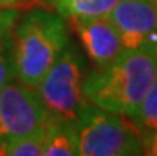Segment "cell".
<instances>
[{
	"mask_svg": "<svg viewBox=\"0 0 157 156\" xmlns=\"http://www.w3.org/2000/svg\"><path fill=\"white\" fill-rule=\"evenodd\" d=\"M155 73L157 53L124 50L108 66L87 70L82 94L89 104L128 118L141 104Z\"/></svg>",
	"mask_w": 157,
	"mask_h": 156,
	"instance_id": "obj_1",
	"label": "cell"
},
{
	"mask_svg": "<svg viewBox=\"0 0 157 156\" xmlns=\"http://www.w3.org/2000/svg\"><path fill=\"white\" fill-rule=\"evenodd\" d=\"M70 43V27L52 10H30L11 30L16 80L35 88Z\"/></svg>",
	"mask_w": 157,
	"mask_h": 156,
	"instance_id": "obj_2",
	"label": "cell"
},
{
	"mask_svg": "<svg viewBox=\"0 0 157 156\" xmlns=\"http://www.w3.org/2000/svg\"><path fill=\"white\" fill-rule=\"evenodd\" d=\"M75 127L78 135V154H144V137L124 115L87 104L75 121Z\"/></svg>",
	"mask_w": 157,
	"mask_h": 156,
	"instance_id": "obj_3",
	"label": "cell"
},
{
	"mask_svg": "<svg viewBox=\"0 0 157 156\" xmlns=\"http://www.w3.org/2000/svg\"><path fill=\"white\" fill-rule=\"evenodd\" d=\"M87 73L84 56L71 42L67 45L43 80L36 93L51 116L76 121L89 102L82 94V81Z\"/></svg>",
	"mask_w": 157,
	"mask_h": 156,
	"instance_id": "obj_4",
	"label": "cell"
},
{
	"mask_svg": "<svg viewBox=\"0 0 157 156\" xmlns=\"http://www.w3.org/2000/svg\"><path fill=\"white\" fill-rule=\"evenodd\" d=\"M48 120L35 88L13 80L0 88V146L11 137L43 129Z\"/></svg>",
	"mask_w": 157,
	"mask_h": 156,
	"instance_id": "obj_5",
	"label": "cell"
},
{
	"mask_svg": "<svg viewBox=\"0 0 157 156\" xmlns=\"http://www.w3.org/2000/svg\"><path fill=\"white\" fill-rule=\"evenodd\" d=\"M124 50L157 53V8L152 0H119L106 16Z\"/></svg>",
	"mask_w": 157,
	"mask_h": 156,
	"instance_id": "obj_6",
	"label": "cell"
},
{
	"mask_svg": "<svg viewBox=\"0 0 157 156\" xmlns=\"http://www.w3.org/2000/svg\"><path fill=\"white\" fill-rule=\"evenodd\" d=\"M67 22L94 67L108 66L124 51L121 37L108 18L71 19Z\"/></svg>",
	"mask_w": 157,
	"mask_h": 156,
	"instance_id": "obj_7",
	"label": "cell"
},
{
	"mask_svg": "<svg viewBox=\"0 0 157 156\" xmlns=\"http://www.w3.org/2000/svg\"><path fill=\"white\" fill-rule=\"evenodd\" d=\"M44 156H75L78 154V135L75 121L51 116L44 126Z\"/></svg>",
	"mask_w": 157,
	"mask_h": 156,
	"instance_id": "obj_8",
	"label": "cell"
},
{
	"mask_svg": "<svg viewBox=\"0 0 157 156\" xmlns=\"http://www.w3.org/2000/svg\"><path fill=\"white\" fill-rule=\"evenodd\" d=\"M119 0H44L54 13L65 21L106 18Z\"/></svg>",
	"mask_w": 157,
	"mask_h": 156,
	"instance_id": "obj_9",
	"label": "cell"
},
{
	"mask_svg": "<svg viewBox=\"0 0 157 156\" xmlns=\"http://www.w3.org/2000/svg\"><path fill=\"white\" fill-rule=\"evenodd\" d=\"M128 120L144 139L157 129V73L141 104L138 105L133 115L128 116Z\"/></svg>",
	"mask_w": 157,
	"mask_h": 156,
	"instance_id": "obj_10",
	"label": "cell"
},
{
	"mask_svg": "<svg viewBox=\"0 0 157 156\" xmlns=\"http://www.w3.org/2000/svg\"><path fill=\"white\" fill-rule=\"evenodd\" d=\"M46 132L44 127L36 132L11 137L2 143L0 154L8 156H41L44 153Z\"/></svg>",
	"mask_w": 157,
	"mask_h": 156,
	"instance_id": "obj_11",
	"label": "cell"
},
{
	"mask_svg": "<svg viewBox=\"0 0 157 156\" xmlns=\"http://www.w3.org/2000/svg\"><path fill=\"white\" fill-rule=\"evenodd\" d=\"M16 78L13 51H11V34L0 40V88Z\"/></svg>",
	"mask_w": 157,
	"mask_h": 156,
	"instance_id": "obj_12",
	"label": "cell"
},
{
	"mask_svg": "<svg viewBox=\"0 0 157 156\" xmlns=\"http://www.w3.org/2000/svg\"><path fill=\"white\" fill-rule=\"evenodd\" d=\"M17 18H19L17 10H13V8H2L0 10V40L11 34Z\"/></svg>",
	"mask_w": 157,
	"mask_h": 156,
	"instance_id": "obj_13",
	"label": "cell"
},
{
	"mask_svg": "<svg viewBox=\"0 0 157 156\" xmlns=\"http://www.w3.org/2000/svg\"><path fill=\"white\" fill-rule=\"evenodd\" d=\"M144 154L157 156V129L144 139Z\"/></svg>",
	"mask_w": 157,
	"mask_h": 156,
	"instance_id": "obj_14",
	"label": "cell"
},
{
	"mask_svg": "<svg viewBox=\"0 0 157 156\" xmlns=\"http://www.w3.org/2000/svg\"><path fill=\"white\" fill-rule=\"evenodd\" d=\"M30 5H32V0H0V10L2 8L21 10V8H29Z\"/></svg>",
	"mask_w": 157,
	"mask_h": 156,
	"instance_id": "obj_15",
	"label": "cell"
},
{
	"mask_svg": "<svg viewBox=\"0 0 157 156\" xmlns=\"http://www.w3.org/2000/svg\"><path fill=\"white\" fill-rule=\"evenodd\" d=\"M152 2H154V3H155V8H157V0H152Z\"/></svg>",
	"mask_w": 157,
	"mask_h": 156,
	"instance_id": "obj_16",
	"label": "cell"
}]
</instances>
